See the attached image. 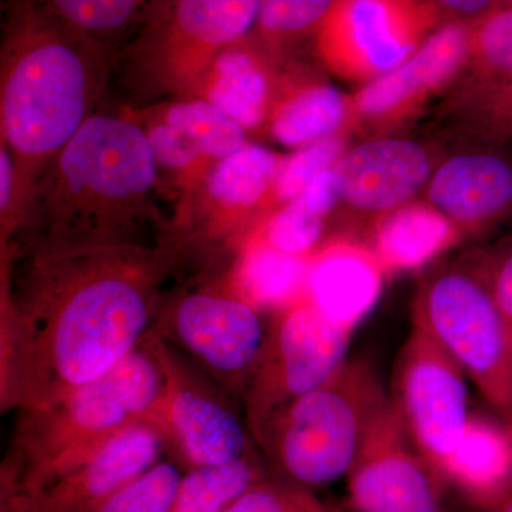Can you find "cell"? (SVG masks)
Wrapping results in <instances>:
<instances>
[{
  "instance_id": "8d00e7d4",
  "label": "cell",
  "mask_w": 512,
  "mask_h": 512,
  "mask_svg": "<svg viewBox=\"0 0 512 512\" xmlns=\"http://www.w3.org/2000/svg\"><path fill=\"white\" fill-rule=\"evenodd\" d=\"M444 8L461 13V15H477L494 5L497 0H437Z\"/></svg>"
},
{
  "instance_id": "277c9868",
  "label": "cell",
  "mask_w": 512,
  "mask_h": 512,
  "mask_svg": "<svg viewBox=\"0 0 512 512\" xmlns=\"http://www.w3.org/2000/svg\"><path fill=\"white\" fill-rule=\"evenodd\" d=\"M163 386L164 366L150 333L143 345L92 382L43 406L16 410L9 500L119 431L147 421Z\"/></svg>"
},
{
  "instance_id": "e0dca14e",
  "label": "cell",
  "mask_w": 512,
  "mask_h": 512,
  "mask_svg": "<svg viewBox=\"0 0 512 512\" xmlns=\"http://www.w3.org/2000/svg\"><path fill=\"white\" fill-rule=\"evenodd\" d=\"M261 0H161L148 36L180 59H207L247 35Z\"/></svg>"
},
{
  "instance_id": "6da1fadb",
  "label": "cell",
  "mask_w": 512,
  "mask_h": 512,
  "mask_svg": "<svg viewBox=\"0 0 512 512\" xmlns=\"http://www.w3.org/2000/svg\"><path fill=\"white\" fill-rule=\"evenodd\" d=\"M2 296V410L53 402L146 342L174 256L137 244L28 245Z\"/></svg>"
},
{
  "instance_id": "9a60e30c",
  "label": "cell",
  "mask_w": 512,
  "mask_h": 512,
  "mask_svg": "<svg viewBox=\"0 0 512 512\" xmlns=\"http://www.w3.org/2000/svg\"><path fill=\"white\" fill-rule=\"evenodd\" d=\"M471 30L450 23L431 33L409 59L366 83L352 111L367 119L399 116L454 77L470 57Z\"/></svg>"
},
{
  "instance_id": "52a82bcc",
  "label": "cell",
  "mask_w": 512,
  "mask_h": 512,
  "mask_svg": "<svg viewBox=\"0 0 512 512\" xmlns=\"http://www.w3.org/2000/svg\"><path fill=\"white\" fill-rule=\"evenodd\" d=\"M269 326L271 315L249 301L234 281L164 295L153 332L242 406Z\"/></svg>"
},
{
  "instance_id": "f35d334b",
  "label": "cell",
  "mask_w": 512,
  "mask_h": 512,
  "mask_svg": "<svg viewBox=\"0 0 512 512\" xmlns=\"http://www.w3.org/2000/svg\"><path fill=\"white\" fill-rule=\"evenodd\" d=\"M504 5H512V0H504Z\"/></svg>"
},
{
  "instance_id": "f546056e",
  "label": "cell",
  "mask_w": 512,
  "mask_h": 512,
  "mask_svg": "<svg viewBox=\"0 0 512 512\" xmlns=\"http://www.w3.org/2000/svg\"><path fill=\"white\" fill-rule=\"evenodd\" d=\"M325 218L301 198H295L269 218L256 239L286 254L311 258L325 232Z\"/></svg>"
},
{
  "instance_id": "cb8c5ba5",
  "label": "cell",
  "mask_w": 512,
  "mask_h": 512,
  "mask_svg": "<svg viewBox=\"0 0 512 512\" xmlns=\"http://www.w3.org/2000/svg\"><path fill=\"white\" fill-rule=\"evenodd\" d=\"M268 100V80L261 64L245 50L227 47L215 60L210 103L242 127L261 123Z\"/></svg>"
},
{
  "instance_id": "ab89813d",
  "label": "cell",
  "mask_w": 512,
  "mask_h": 512,
  "mask_svg": "<svg viewBox=\"0 0 512 512\" xmlns=\"http://www.w3.org/2000/svg\"><path fill=\"white\" fill-rule=\"evenodd\" d=\"M508 426H510V429L512 430V419H511L510 423H508Z\"/></svg>"
},
{
  "instance_id": "7a4b0ae2",
  "label": "cell",
  "mask_w": 512,
  "mask_h": 512,
  "mask_svg": "<svg viewBox=\"0 0 512 512\" xmlns=\"http://www.w3.org/2000/svg\"><path fill=\"white\" fill-rule=\"evenodd\" d=\"M56 194L26 215L28 245H146L136 221L156 181V157L147 134L131 121L89 117L56 154Z\"/></svg>"
},
{
  "instance_id": "4dcf8cb0",
  "label": "cell",
  "mask_w": 512,
  "mask_h": 512,
  "mask_svg": "<svg viewBox=\"0 0 512 512\" xmlns=\"http://www.w3.org/2000/svg\"><path fill=\"white\" fill-rule=\"evenodd\" d=\"M345 154L340 137L332 136L302 147L279 168L275 192L282 202H291L302 194L309 184L325 171L332 170Z\"/></svg>"
},
{
  "instance_id": "5bb4252c",
  "label": "cell",
  "mask_w": 512,
  "mask_h": 512,
  "mask_svg": "<svg viewBox=\"0 0 512 512\" xmlns=\"http://www.w3.org/2000/svg\"><path fill=\"white\" fill-rule=\"evenodd\" d=\"M335 171L339 201L367 214H387L429 183V154L404 138H375L343 154Z\"/></svg>"
},
{
  "instance_id": "d4e9b609",
  "label": "cell",
  "mask_w": 512,
  "mask_h": 512,
  "mask_svg": "<svg viewBox=\"0 0 512 512\" xmlns=\"http://www.w3.org/2000/svg\"><path fill=\"white\" fill-rule=\"evenodd\" d=\"M50 18L77 35L103 46L120 36L160 5L161 0H30Z\"/></svg>"
},
{
  "instance_id": "5b68a950",
  "label": "cell",
  "mask_w": 512,
  "mask_h": 512,
  "mask_svg": "<svg viewBox=\"0 0 512 512\" xmlns=\"http://www.w3.org/2000/svg\"><path fill=\"white\" fill-rule=\"evenodd\" d=\"M389 404L372 365L348 360L328 382L274 414L255 441L286 481L323 487L348 477Z\"/></svg>"
},
{
  "instance_id": "4316f807",
  "label": "cell",
  "mask_w": 512,
  "mask_h": 512,
  "mask_svg": "<svg viewBox=\"0 0 512 512\" xmlns=\"http://www.w3.org/2000/svg\"><path fill=\"white\" fill-rule=\"evenodd\" d=\"M165 123L180 133L198 158L224 160L247 146L244 127L207 101L175 104Z\"/></svg>"
},
{
  "instance_id": "e575fe53",
  "label": "cell",
  "mask_w": 512,
  "mask_h": 512,
  "mask_svg": "<svg viewBox=\"0 0 512 512\" xmlns=\"http://www.w3.org/2000/svg\"><path fill=\"white\" fill-rule=\"evenodd\" d=\"M483 116L494 136L512 137V80L485 90Z\"/></svg>"
},
{
  "instance_id": "74e56055",
  "label": "cell",
  "mask_w": 512,
  "mask_h": 512,
  "mask_svg": "<svg viewBox=\"0 0 512 512\" xmlns=\"http://www.w3.org/2000/svg\"><path fill=\"white\" fill-rule=\"evenodd\" d=\"M476 512H512V491L505 494L500 500L495 501L490 507L477 510Z\"/></svg>"
},
{
  "instance_id": "836d02e7",
  "label": "cell",
  "mask_w": 512,
  "mask_h": 512,
  "mask_svg": "<svg viewBox=\"0 0 512 512\" xmlns=\"http://www.w3.org/2000/svg\"><path fill=\"white\" fill-rule=\"evenodd\" d=\"M476 269L512 328V241L484 259Z\"/></svg>"
},
{
  "instance_id": "ac0fdd59",
  "label": "cell",
  "mask_w": 512,
  "mask_h": 512,
  "mask_svg": "<svg viewBox=\"0 0 512 512\" xmlns=\"http://www.w3.org/2000/svg\"><path fill=\"white\" fill-rule=\"evenodd\" d=\"M384 274L372 249L335 241L312 256L306 296L329 319L353 333L379 302Z\"/></svg>"
},
{
  "instance_id": "83f0119b",
  "label": "cell",
  "mask_w": 512,
  "mask_h": 512,
  "mask_svg": "<svg viewBox=\"0 0 512 512\" xmlns=\"http://www.w3.org/2000/svg\"><path fill=\"white\" fill-rule=\"evenodd\" d=\"M183 477L173 458H161L90 512H171Z\"/></svg>"
},
{
  "instance_id": "8992f818",
  "label": "cell",
  "mask_w": 512,
  "mask_h": 512,
  "mask_svg": "<svg viewBox=\"0 0 512 512\" xmlns=\"http://www.w3.org/2000/svg\"><path fill=\"white\" fill-rule=\"evenodd\" d=\"M412 313V323L456 362L488 404L512 416V328L477 269L430 276Z\"/></svg>"
},
{
  "instance_id": "603a6c76",
  "label": "cell",
  "mask_w": 512,
  "mask_h": 512,
  "mask_svg": "<svg viewBox=\"0 0 512 512\" xmlns=\"http://www.w3.org/2000/svg\"><path fill=\"white\" fill-rule=\"evenodd\" d=\"M352 104L332 86H313L296 94L276 111L272 134L288 147H306L335 136Z\"/></svg>"
},
{
  "instance_id": "3957f363",
  "label": "cell",
  "mask_w": 512,
  "mask_h": 512,
  "mask_svg": "<svg viewBox=\"0 0 512 512\" xmlns=\"http://www.w3.org/2000/svg\"><path fill=\"white\" fill-rule=\"evenodd\" d=\"M100 46L30 0H10L3 42L2 131L16 156L53 158L87 117Z\"/></svg>"
},
{
  "instance_id": "7402d4cb",
  "label": "cell",
  "mask_w": 512,
  "mask_h": 512,
  "mask_svg": "<svg viewBox=\"0 0 512 512\" xmlns=\"http://www.w3.org/2000/svg\"><path fill=\"white\" fill-rule=\"evenodd\" d=\"M268 478L258 450L232 463L188 470L171 512H222Z\"/></svg>"
},
{
  "instance_id": "7c38bea8",
  "label": "cell",
  "mask_w": 512,
  "mask_h": 512,
  "mask_svg": "<svg viewBox=\"0 0 512 512\" xmlns=\"http://www.w3.org/2000/svg\"><path fill=\"white\" fill-rule=\"evenodd\" d=\"M164 453L163 437L143 421L56 468L9 503L16 512H90Z\"/></svg>"
},
{
  "instance_id": "d6986e66",
  "label": "cell",
  "mask_w": 512,
  "mask_h": 512,
  "mask_svg": "<svg viewBox=\"0 0 512 512\" xmlns=\"http://www.w3.org/2000/svg\"><path fill=\"white\" fill-rule=\"evenodd\" d=\"M474 511L490 507L512 491V430L471 413L463 439L441 473Z\"/></svg>"
},
{
  "instance_id": "9c48e42d",
  "label": "cell",
  "mask_w": 512,
  "mask_h": 512,
  "mask_svg": "<svg viewBox=\"0 0 512 512\" xmlns=\"http://www.w3.org/2000/svg\"><path fill=\"white\" fill-rule=\"evenodd\" d=\"M353 333L316 308L308 296L272 313L264 352L242 400L256 436L279 410L318 389L348 362Z\"/></svg>"
},
{
  "instance_id": "4fadbf2b",
  "label": "cell",
  "mask_w": 512,
  "mask_h": 512,
  "mask_svg": "<svg viewBox=\"0 0 512 512\" xmlns=\"http://www.w3.org/2000/svg\"><path fill=\"white\" fill-rule=\"evenodd\" d=\"M346 480L352 512H447L446 485L414 447L392 403Z\"/></svg>"
},
{
  "instance_id": "d6a6232c",
  "label": "cell",
  "mask_w": 512,
  "mask_h": 512,
  "mask_svg": "<svg viewBox=\"0 0 512 512\" xmlns=\"http://www.w3.org/2000/svg\"><path fill=\"white\" fill-rule=\"evenodd\" d=\"M336 0H261L258 23L269 35H295L322 23Z\"/></svg>"
},
{
  "instance_id": "ba28073f",
  "label": "cell",
  "mask_w": 512,
  "mask_h": 512,
  "mask_svg": "<svg viewBox=\"0 0 512 512\" xmlns=\"http://www.w3.org/2000/svg\"><path fill=\"white\" fill-rule=\"evenodd\" d=\"M164 366L163 392L148 423L175 463L187 467L232 463L256 451L244 409L220 384L156 333Z\"/></svg>"
},
{
  "instance_id": "1f68e13d",
  "label": "cell",
  "mask_w": 512,
  "mask_h": 512,
  "mask_svg": "<svg viewBox=\"0 0 512 512\" xmlns=\"http://www.w3.org/2000/svg\"><path fill=\"white\" fill-rule=\"evenodd\" d=\"M222 512H330L312 490L265 478Z\"/></svg>"
},
{
  "instance_id": "ffe728a7",
  "label": "cell",
  "mask_w": 512,
  "mask_h": 512,
  "mask_svg": "<svg viewBox=\"0 0 512 512\" xmlns=\"http://www.w3.org/2000/svg\"><path fill=\"white\" fill-rule=\"evenodd\" d=\"M463 232L433 205H403L384 214L372 249L384 272L416 271L457 244Z\"/></svg>"
},
{
  "instance_id": "2e32d148",
  "label": "cell",
  "mask_w": 512,
  "mask_h": 512,
  "mask_svg": "<svg viewBox=\"0 0 512 512\" xmlns=\"http://www.w3.org/2000/svg\"><path fill=\"white\" fill-rule=\"evenodd\" d=\"M430 205L461 232H477L512 214V160L495 153L461 154L430 178Z\"/></svg>"
},
{
  "instance_id": "8fae6325",
  "label": "cell",
  "mask_w": 512,
  "mask_h": 512,
  "mask_svg": "<svg viewBox=\"0 0 512 512\" xmlns=\"http://www.w3.org/2000/svg\"><path fill=\"white\" fill-rule=\"evenodd\" d=\"M434 22L423 0H336L320 28V53L339 76L369 83L409 59Z\"/></svg>"
},
{
  "instance_id": "30bf717a",
  "label": "cell",
  "mask_w": 512,
  "mask_h": 512,
  "mask_svg": "<svg viewBox=\"0 0 512 512\" xmlns=\"http://www.w3.org/2000/svg\"><path fill=\"white\" fill-rule=\"evenodd\" d=\"M468 379L453 359L412 323L393 367L390 403L414 447L440 477L471 413Z\"/></svg>"
},
{
  "instance_id": "d590c367",
  "label": "cell",
  "mask_w": 512,
  "mask_h": 512,
  "mask_svg": "<svg viewBox=\"0 0 512 512\" xmlns=\"http://www.w3.org/2000/svg\"><path fill=\"white\" fill-rule=\"evenodd\" d=\"M12 187V158L9 156V151L3 147L2 153H0V211H2L3 218L9 214L10 204H12Z\"/></svg>"
},
{
  "instance_id": "f1b7e54d",
  "label": "cell",
  "mask_w": 512,
  "mask_h": 512,
  "mask_svg": "<svg viewBox=\"0 0 512 512\" xmlns=\"http://www.w3.org/2000/svg\"><path fill=\"white\" fill-rule=\"evenodd\" d=\"M470 57L481 74L485 90L512 80V5L488 13L471 30Z\"/></svg>"
},
{
  "instance_id": "484cf974",
  "label": "cell",
  "mask_w": 512,
  "mask_h": 512,
  "mask_svg": "<svg viewBox=\"0 0 512 512\" xmlns=\"http://www.w3.org/2000/svg\"><path fill=\"white\" fill-rule=\"evenodd\" d=\"M278 157L261 146H245L221 160L211 173V197L227 210L255 207L278 177Z\"/></svg>"
},
{
  "instance_id": "44dd1931",
  "label": "cell",
  "mask_w": 512,
  "mask_h": 512,
  "mask_svg": "<svg viewBox=\"0 0 512 512\" xmlns=\"http://www.w3.org/2000/svg\"><path fill=\"white\" fill-rule=\"evenodd\" d=\"M311 258L286 254L254 239L242 255L235 284L262 311H281L306 296Z\"/></svg>"
}]
</instances>
